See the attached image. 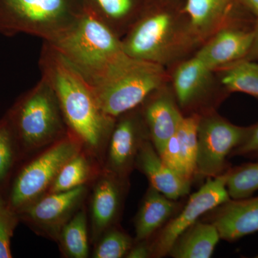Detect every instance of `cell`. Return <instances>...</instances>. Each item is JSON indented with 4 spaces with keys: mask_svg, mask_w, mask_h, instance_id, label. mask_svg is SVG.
<instances>
[{
    "mask_svg": "<svg viewBox=\"0 0 258 258\" xmlns=\"http://www.w3.org/2000/svg\"><path fill=\"white\" fill-rule=\"evenodd\" d=\"M47 43L63 56L90 84L100 79L125 53L121 39L86 10L71 28Z\"/></svg>",
    "mask_w": 258,
    "mask_h": 258,
    "instance_id": "obj_4",
    "label": "cell"
},
{
    "mask_svg": "<svg viewBox=\"0 0 258 258\" xmlns=\"http://www.w3.org/2000/svg\"><path fill=\"white\" fill-rule=\"evenodd\" d=\"M158 154L175 134L184 115L168 82L153 91L139 106Z\"/></svg>",
    "mask_w": 258,
    "mask_h": 258,
    "instance_id": "obj_13",
    "label": "cell"
},
{
    "mask_svg": "<svg viewBox=\"0 0 258 258\" xmlns=\"http://www.w3.org/2000/svg\"><path fill=\"white\" fill-rule=\"evenodd\" d=\"M199 120V114L184 115L174 134L186 177L190 181H192L193 178L196 176Z\"/></svg>",
    "mask_w": 258,
    "mask_h": 258,
    "instance_id": "obj_23",
    "label": "cell"
},
{
    "mask_svg": "<svg viewBox=\"0 0 258 258\" xmlns=\"http://www.w3.org/2000/svg\"><path fill=\"white\" fill-rule=\"evenodd\" d=\"M226 186L232 200L249 198L258 190V162L230 169Z\"/></svg>",
    "mask_w": 258,
    "mask_h": 258,
    "instance_id": "obj_25",
    "label": "cell"
},
{
    "mask_svg": "<svg viewBox=\"0 0 258 258\" xmlns=\"http://www.w3.org/2000/svg\"><path fill=\"white\" fill-rule=\"evenodd\" d=\"M249 129L233 124L216 110L200 114L196 175L211 178L223 174L227 157L243 142Z\"/></svg>",
    "mask_w": 258,
    "mask_h": 258,
    "instance_id": "obj_8",
    "label": "cell"
},
{
    "mask_svg": "<svg viewBox=\"0 0 258 258\" xmlns=\"http://www.w3.org/2000/svg\"><path fill=\"white\" fill-rule=\"evenodd\" d=\"M150 0H88L85 10L122 38Z\"/></svg>",
    "mask_w": 258,
    "mask_h": 258,
    "instance_id": "obj_17",
    "label": "cell"
},
{
    "mask_svg": "<svg viewBox=\"0 0 258 258\" xmlns=\"http://www.w3.org/2000/svg\"><path fill=\"white\" fill-rule=\"evenodd\" d=\"M11 224L10 216L3 208L0 209V258L12 257L10 251Z\"/></svg>",
    "mask_w": 258,
    "mask_h": 258,
    "instance_id": "obj_29",
    "label": "cell"
},
{
    "mask_svg": "<svg viewBox=\"0 0 258 258\" xmlns=\"http://www.w3.org/2000/svg\"><path fill=\"white\" fill-rule=\"evenodd\" d=\"M252 30H253V39H252V45L244 60L258 62V18L254 19Z\"/></svg>",
    "mask_w": 258,
    "mask_h": 258,
    "instance_id": "obj_32",
    "label": "cell"
},
{
    "mask_svg": "<svg viewBox=\"0 0 258 258\" xmlns=\"http://www.w3.org/2000/svg\"><path fill=\"white\" fill-rule=\"evenodd\" d=\"M0 33H25L51 42L81 18L83 6L73 0H3Z\"/></svg>",
    "mask_w": 258,
    "mask_h": 258,
    "instance_id": "obj_5",
    "label": "cell"
},
{
    "mask_svg": "<svg viewBox=\"0 0 258 258\" xmlns=\"http://www.w3.org/2000/svg\"><path fill=\"white\" fill-rule=\"evenodd\" d=\"M85 191L83 185L68 191L51 193L30 207L29 217L39 225H56L77 206Z\"/></svg>",
    "mask_w": 258,
    "mask_h": 258,
    "instance_id": "obj_21",
    "label": "cell"
},
{
    "mask_svg": "<svg viewBox=\"0 0 258 258\" xmlns=\"http://www.w3.org/2000/svg\"><path fill=\"white\" fill-rule=\"evenodd\" d=\"M115 174L103 176L97 183L91 203L93 230L100 235L109 227L118 215L121 191Z\"/></svg>",
    "mask_w": 258,
    "mask_h": 258,
    "instance_id": "obj_20",
    "label": "cell"
},
{
    "mask_svg": "<svg viewBox=\"0 0 258 258\" xmlns=\"http://www.w3.org/2000/svg\"><path fill=\"white\" fill-rule=\"evenodd\" d=\"M132 245V240L127 234L117 229H112L100 241L95 249L93 257H123L126 256Z\"/></svg>",
    "mask_w": 258,
    "mask_h": 258,
    "instance_id": "obj_27",
    "label": "cell"
},
{
    "mask_svg": "<svg viewBox=\"0 0 258 258\" xmlns=\"http://www.w3.org/2000/svg\"><path fill=\"white\" fill-rule=\"evenodd\" d=\"M149 138L140 107L117 117L108 149V165L112 174L125 175L135 163L141 145Z\"/></svg>",
    "mask_w": 258,
    "mask_h": 258,
    "instance_id": "obj_11",
    "label": "cell"
},
{
    "mask_svg": "<svg viewBox=\"0 0 258 258\" xmlns=\"http://www.w3.org/2000/svg\"><path fill=\"white\" fill-rule=\"evenodd\" d=\"M207 214L222 240H238L258 231V197L230 199Z\"/></svg>",
    "mask_w": 258,
    "mask_h": 258,
    "instance_id": "obj_15",
    "label": "cell"
},
{
    "mask_svg": "<svg viewBox=\"0 0 258 258\" xmlns=\"http://www.w3.org/2000/svg\"><path fill=\"white\" fill-rule=\"evenodd\" d=\"M178 207L175 200L166 198L150 185L136 217V240H147L172 218Z\"/></svg>",
    "mask_w": 258,
    "mask_h": 258,
    "instance_id": "obj_18",
    "label": "cell"
},
{
    "mask_svg": "<svg viewBox=\"0 0 258 258\" xmlns=\"http://www.w3.org/2000/svg\"><path fill=\"white\" fill-rule=\"evenodd\" d=\"M232 156H258V123L249 126V132L243 142L236 147Z\"/></svg>",
    "mask_w": 258,
    "mask_h": 258,
    "instance_id": "obj_30",
    "label": "cell"
},
{
    "mask_svg": "<svg viewBox=\"0 0 258 258\" xmlns=\"http://www.w3.org/2000/svg\"><path fill=\"white\" fill-rule=\"evenodd\" d=\"M169 83L183 115L216 110L230 93L217 73L194 55L167 69Z\"/></svg>",
    "mask_w": 258,
    "mask_h": 258,
    "instance_id": "obj_7",
    "label": "cell"
},
{
    "mask_svg": "<svg viewBox=\"0 0 258 258\" xmlns=\"http://www.w3.org/2000/svg\"><path fill=\"white\" fill-rule=\"evenodd\" d=\"M121 42L126 55L166 69L192 57L202 45L184 0H150Z\"/></svg>",
    "mask_w": 258,
    "mask_h": 258,
    "instance_id": "obj_1",
    "label": "cell"
},
{
    "mask_svg": "<svg viewBox=\"0 0 258 258\" xmlns=\"http://www.w3.org/2000/svg\"><path fill=\"white\" fill-rule=\"evenodd\" d=\"M15 118L20 137L32 147L55 140L67 127L55 91L42 76L22 98Z\"/></svg>",
    "mask_w": 258,
    "mask_h": 258,
    "instance_id": "obj_6",
    "label": "cell"
},
{
    "mask_svg": "<svg viewBox=\"0 0 258 258\" xmlns=\"http://www.w3.org/2000/svg\"><path fill=\"white\" fill-rule=\"evenodd\" d=\"M90 166L87 159L80 154L68 161L52 185L51 193L68 191L83 186L89 176Z\"/></svg>",
    "mask_w": 258,
    "mask_h": 258,
    "instance_id": "obj_26",
    "label": "cell"
},
{
    "mask_svg": "<svg viewBox=\"0 0 258 258\" xmlns=\"http://www.w3.org/2000/svg\"><path fill=\"white\" fill-rule=\"evenodd\" d=\"M215 72L230 94L245 93L258 101V62L242 60Z\"/></svg>",
    "mask_w": 258,
    "mask_h": 258,
    "instance_id": "obj_22",
    "label": "cell"
},
{
    "mask_svg": "<svg viewBox=\"0 0 258 258\" xmlns=\"http://www.w3.org/2000/svg\"><path fill=\"white\" fill-rule=\"evenodd\" d=\"M184 10L201 45L227 25L248 22L240 0H184Z\"/></svg>",
    "mask_w": 258,
    "mask_h": 258,
    "instance_id": "obj_14",
    "label": "cell"
},
{
    "mask_svg": "<svg viewBox=\"0 0 258 258\" xmlns=\"http://www.w3.org/2000/svg\"><path fill=\"white\" fill-rule=\"evenodd\" d=\"M1 208H2V207H1V205H0V209H1Z\"/></svg>",
    "mask_w": 258,
    "mask_h": 258,
    "instance_id": "obj_34",
    "label": "cell"
},
{
    "mask_svg": "<svg viewBox=\"0 0 258 258\" xmlns=\"http://www.w3.org/2000/svg\"><path fill=\"white\" fill-rule=\"evenodd\" d=\"M61 241L66 253L74 258H86L89 252L87 221L84 212H79L64 225Z\"/></svg>",
    "mask_w": 258,
    "mask_h": 258,
    "instance_id": "obj_24",
    "label": "cell"
},
{
    "mask_svg": "<svg viewBox=\"0 0 258 258\" xmlns=\"http://www.w3.org/2000/svg\"><path fill=\"white\" fill-rule=\"evenodd\" d=\"M220 239L213 224L198 220L177 237L168 254L174 258H209Z\"/></svg>",
    "mask_w": 258,
    "mask_h": 258,
    "instance_id": "obj_19",
    "label": "cell"
},
{
    "mask_svg": "<svg viewBox=\"0 0 258 258\" xmlns=\"http://www.w3.org/2000/svg\"><path fill=\"white\" fill-rule=\"evenodd\" d=\"M135 163L147 176L151 186L166 198L176 201L189 193L191 181L181 177L166 165L150 138L146 139L141 145Z\"/></svg>",
    "mask_w": 258,
    "mask_h": 258,
    "instance_id": "obj_16",
    "label": "cell"
},
{
    "mask_svg": "<svg viewBox=\"0 0 258 258\" xmlns=\"http://www.w3.org/2000/svg\"><path fill=\"white\" fill-rule=\"evenodd\" d=\"M240 4L249 15L258 18V0H240Z\"/></svg>",
    "mask_w": 258,
    "mask_h": 258,
    "instance_id": "obj_33",
    "label": "cell"
},
{
    "mask_svg": "<svg viewBox=\"0 0 258 258\" xmlns=\"http://www.w3.org/2000/svg\"><path fill=\"white\" fill-rule=\"evenodd\" d=\"M39 64L42 77L57 97L68 128L86 145L99 147L111 136L115 118L102 111L92 86L47 42H44Z\"/></svg>",
    "mask_w": 258,
    "mask_h": 258,
    "instance_id": "obj_2",
    "label": "cell"
},
{
    "mask_svg": "<svg viewBox=\"0 0 258 258\" xmlns=\"http://www.w3.org/2000/svg\"><path fill=\"white\" fill-rule=\"evenodd\" d=\"M13 160L12 136L7 123L0 124V181L8 174Z\"/></svg>",
    "mask_w": 258,
    "mask_h": 258,
    "instance_id": "obj_28",
    "label": "cell"
},
{
    "mask_svg": "<svg viewBox=\"0 0 258 258\" xmlns=\"http://www.w3.org/2000/svg\"><path fill=\"white\" fill-rule=\"evenodd\" d=\"M78 154L79 143L71 137H64L25 166L13 187V206H23L41 195L52 185L62 166Z\"/></svg>",
    "mask_w": 258,
    "mask_h": 258,
    "instance_id": "obj_10",
    "label": "cell"
},
{
    "mask_svg": "<svg viewBox=\"0 0 258 258\" xmlns=\"http://www.w3.org/2000/svg\"><path fill=\"white\" fill-rule=\"evenodd\" d=\"M169 81L165 68L124 53L90 85L103 113L116 118L140 106L151 93Z\"/></svg>",
    "mask_w": 258,
    "mask_h": 258,
    "instance_id": "obj_3",
    "label": "cell"
},
{
    "mask_svg": "<svg viewBox=\"0 0 258 258\" xmlns=\"http://www.w3.org/2000/svg\"><path fill=\"white\" fill-rule=\"evenodd\" d=\"M228 174L229 170L215 177L208 178L205 184L190 196L183 210L164 225L152 244L153 257H162L168 254L184 230L198 221L200 217L230 200L226 186Z\"/></svg>",
    "mask_w": 258,
    "mask_h": 258,
    "instance_id": "obj_9",
    "label": "cell"
},
{
    "mask_svg": "<svg viewBox=\"0 0 258 258\" xmlns=\"http://www.w3.org/2000/svg\"><path fill=\"white\" fill-rule=\"evenodd\" d=\"M144 241H140L141 243L132 246L125 257L128 258H147L153 256L152 244H146Z\"/></svg>",
    "mask_w": 258,
    "mask_h": 258,
    "instance_id": "obj_31",
    "label": "cell"
},
{
    "mask_svg": "<svg viewBox=\"0 0 258 258\" xmlns=\"http://www.w3.org/2000/svg\"><path fill=\"white\" fill-rule=\"evenodd\" d=\"M247 23L230 24L206 40L195 56L212 71H217L244 60L253 39L252 27Z\"/></svg>",
    "mask_w": 258,
    "mask_h": 258,
    "instance_id": "obj_12",
    "label": "cell"
}]
</instances>
